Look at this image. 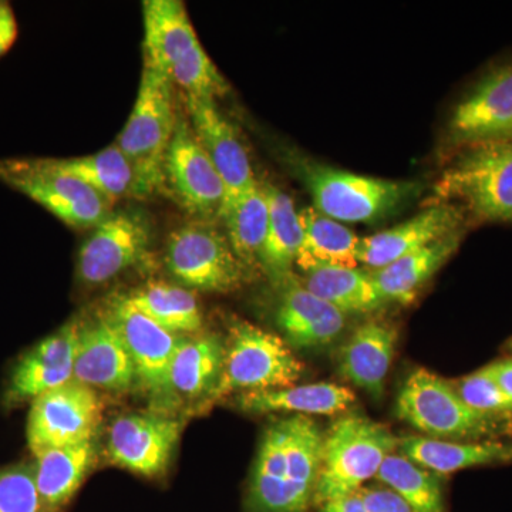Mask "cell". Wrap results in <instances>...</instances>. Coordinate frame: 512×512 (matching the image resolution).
<instances>
[{"label":"cell","instance_id":"6da1fadb","mask_svg":"<svg viewBox=\"0 0 512 512\" xmlns=\"http://www.w3.org/2000/svg\"><path fill=\"white\" fill-rule=\"evenodd\" d=\"M325 433L308 416L272 421L249 477L248 512H308L315 505Z\"/></svg>","mask_w":512,"mask_h":512},{"label":"cell","instance_id":"7a4b0ae2","mask_svg":"<svg viewBox=\"0 0 512 512\" xmlns=\"http://www.w3.org/2000/svg\"><path fill=\"white\" fill-rule=\"evenodd\" d=\"M144 66L167 77L184 96L215 100L229 86L202 47L185 5L180 0H146Z\"/></svg>","mask_w":512,"mask_h":512},{"label":"cell","instance_id":"3957f363","mask_svg":"<svg viewBox=\"0 0 512 512\" xmlns=\"http://www.w3.org/2000/svg\"><path fill=\"white\" fill-rule=\"evenodd\" d=\"M396 414L431 439L484 441L512 434V417L471 409L453 383L426 369L414 370L404 380L396 400Z\"/></svg>","mask_w":512,"mask_h":512},{"label":"cell","instance_id":"277c9868","mask_svg":"<svg viewBox=\"0 0 512 512\" xmlns=\"http://www.w3.org/2000/svg\"><path fill=\"white\" fill-rule=\"evenodd\" d=\"M174 89L167 77L144 66L133 111L116 140L133 165L138 198L164 188L165 157L180 116Z\"/></svg>","mask_w":512,"mask_h":512},{"label":"cell","instance_id":"5b68a950","mask_svg":"<svg viewBox=\"0 0 512 512\" xmlns=\"http://www.w3.org/2000/svg\"><path fill=\"white\" fill-rule=\"evenodd\" d=\"M399 439L384 424L359 414L340 417L325 433L315 505L355 494L376 477Z\"/></svg>","mask_w":512,"mask_h":512},{"label":"cell","instance_id":"8992f818","mask_svg":"<svg viewBox=\"0 0 512 512\" xmlns=\"http://www.w3.org/2000/svg\"><path fill=\"white\" fill-rule=\"evenodd\" d=\"M434 190L476 221L512 222V141L464 147Z\"/></svg>","mask_w":512,"mask_h":512},{"label":"cell","instance_id":"52a82bcc","mask_svg":"<svg viewBox=\"0 0 512 512\" xmlns=\"http://www.w3.org/2000/svg\"><path fill=\"white\" fill-rule=\"evenodd\" d=\"M298 165L313 208L339 222L369 224L383 220L416 197L421 188L413 181L367 177L312 161Z\"/></svg>","mask_w":512,"mask_h":512},{"label":"cell","instance_id":"ba28073f","mask_svg":"<svg viewBox=\"0 0 512 512\" xmlns=\"http://www.w3.org/2000/svg\"><path fill=\"white\" fill-rule=\"evenodd\" d=\"M305 365L284 339L237 319L225 340L224 370L207 407L232 393L258 392L293 386Z\"/></svg>","mask_w":512,"mask_h":512},{"label":"cell","instance_id":"9c48e42d","mask_svg":"<svg viewBox=\"0 0 512 512\" xmlns=\"http://www.w3.org/2000/svg\"><path fill=\"white\" fill-rule=\"evenodd\" d=\"M0 181L72 228H96L111 214L106 198L79 178L64 173L53 158L0 160Z\"/></svg>","mask_w":512,"mask_h":512},{"label":"cell","instance_id":"30bf717a","mask_svg":"<svg viewBox=\"0 0 512 512\" xmlns=\"http://www.w3.org/2000/svg\"><path fill=\"white\" fill-rule=\"evenodd\" d=\"M164 261L181 285L202 292L237 291L248 279V268L228 238L207 222L175 229L168 238Z\"/></svg>","mask_w":512,"mask_h":512},{"label":"cell","instance_id":"8fae6325","mask_svg":"<svg viewBox=\"0 0 512 512\" xmlns=\"http://www.w3.org/2000/svg\"><path fill=\"white\" fill-rule=\"evenodd\" d=\"M106 313L126 342L136 367L137 384L153 404V412L171 416L181 406L171 386V363L185 336L174 335L148 319L128 302L126 295L111 299Z\"/></svg>","mask_w":512,"mask_h":512},{"label":"cell","instance_id":"7c38bea8","mask_svg":"<svg viewBox=\"0 0 512 512\" xmlns=\"http://www.w3.org/2000/svg\"><path fill=\"white\" fill-rule=\"evenodd\" d=\"M103 416V403L92 387L72 380L33 400L26 436L33 456L93 441Z\"/></svg>","mask_w":512,"mask_h":512},{"label":"cell","instance_id":"4fadbf2b","mask_svg":"<svg viewBox=\"0 0 512 512\" xmlns=\"http://www.w3.org/2000/svg\"><path fill=\"white\" fill-rule=\"evenodd\" d=\"M164 188L188 214L201 220L220 217L227 187L211 158L180 113L164 163Z\"/></svg>","mask_w":512,"mask_h":512},{"label":"cell","instance_id":"5bb4252c","mask_svg":"<svg viewBox=\"0 0 512 512\" xmlns=\"http://www.w3.org/2000/svg\"><path fill=\"white\" fill-rule=\"evenodd\" d=\"M151 245V225L143 212H111L93 228L77 258V275L86 285H103L140 264Z\"/></svg>","mask_w":512,"mask_h":512},{"label":"cell","instance_id":"9a60e30c","mask_svg":"<svg viewBox=\"0 0 512 512\" xmlns=\"http://www.w3.org/2000/svg\"><path fill=\"white\" fill-rule=\"evenodd\" d=\"M183 433V423L170 414L128 413L111 423L107 454L114 466L143 477L163 476Z\"/></svg>","mask_w":512,"mask_h":512},{"label":"cell","instance_id":"2e32d148","mask_svg":"<svg viewBox=\"0 0 512 512\" xmlns=\"http://www.w3.org/2000/svg\"><path fill=\"white\" fill-rule=\"evenodd\" d=\"M448 131L461 147L512 141V63L485 74L457 104Z\"/></svg>","mask_w":512,"mask_h":512},{"label":"cell","instance_id":"e0dca14e","mask_svg":"<svg viewBox=\"0 0 512 512\" xmlns=\"http://www.w3.org/2000/svg\"><path fill=\"white\" fill-rule=\"evenodd\" d=\"M73 380L107 392H128L137 384L126 342L106 312L80 322Z\"/></svg>","mask_w":512,"mask_h":512},{"label":"cell","instance_id":"ac0fdd59","mask_svg":"<svg viewBox=\"0 0 512 512\" xmlns=\"http://www.w3.org/2000/svg\"><path fill=\"white\" fill-rule=\"evenodd\" d=\"M80 322L66 323L22 355L10 373L6 404L33 402L50 390L72 382Z\"/></svg>","mask_w":512,"mask_h":512},{"label":"cell","instance_id":"d6986e66","mask_svg":"<svg viewBox=\"0 0 512 512\" xmlns=\"http://www.w3.org/2000/svg\"><path fill=\"white\" fill-rule=\"evenodd\" d=\"M184 103L185 114L195 137L211 158L227 187L225 201L237 197L258 183L247 148L239 140L231 121L218 109L215 100L185 96Z\"/></svg>","mask_w":512,"mask_h":512},{"label":"cell","instance_id":"ffe728a7","mask_svg":"<svg viewBox=\"0 0 512 512\" xmlns=\"http://www.w3.org/2000/svg\"><path fill=\"white\" fill-rule=\"evenodd\" d=\"M464 224L463 208L450 202H437L403 224L360 238L357 259L359 264L376 271L453 232L463 231Z\"/></svg>","mask_w":512,"mask_h":512},{"label":"cell","instance_id":"44dd1931","mask_svg":"<svg viewBox=\"0 0 512 512\" xmlns=\"http://www.w3.org/2000/svg\"><path fill=\"white\" fill-rule=\"evenodd\" d=\"M279 291L275 322L289 348H325L339 338L346 315L309 291L296 275L276 286Z\"/></svg>","mask_w":512,"mask_h":512},{"label":"cell","instance_id":"7402d4cb","mask_svg":"<svg viewBox=\"0 0 512 512\" xmlns=\"http://www.w3.org/2000/svg\"><path fill=\"white\" fill-rule=\"evenodd\" d=\"M397 339L399 333L389 323L367 322L360 326L340 349V375L373 399H380L393 363Z\"/></svg>","mask_w":512,"mask_h":512},{"label":"cell","instance_id":"603a6c76","mask_svg":"<svg viewBox=\"0 0 512 512\" xmlns=\"http://www.w3.org/2000/svg\"><path fill=\"white\" fill-rule=\"evenodd\" d=\"M225 342L215 333L185 336L171 363V386L180 403L204 409L220 383Z\"/></svg>","mask_w":512,"mask_h":512},{"label":"cell","instance_id":"cb8c5ba5","mask_svg":"<svg viewBox=\"0 0 512 512\" xmlns=\"http://www.w3.org/2000/svg\"><path fill=\"white\" fill-rule=\"evenodd\" d=\"M397 450L431 473L453 474L466 468L512 461L511 441H451L426 436L399 439Z\"/></svg>","mask_w":512,"mask_h":512},{"label":"cell","instance_id":"d4e9b609","mask_svg":"<svg viewBox=\"0 0 512 512\" xmlns=\"http://www.w3.org/2000/svg\"><path fill=\"white\" fill-rule=\"evenodd\" d=\"M356 402L349 387L336 383H313L305 386L245 392L237 397L242 412L252 414L286 413L291 416H336Z\"/></svg>","mask_w":512,"mask_h":512},{"label":"cell","instance_id":"484cf974","mask_svg":"<svg viewBox=\"0 0 512 512\" xmlns=\"http://www.w3.org/2000/svg\"><path fill=\"white\" fill-rule=\"evenodd\" d=\"M35 481L42 512H62L82 487L96 461L93 441L36 454Z\"/></svg>","mask_w":512,"mask_h":512},{"label":"cell","instance_id":"4316f807","mask_svg":"<svg viewBox=\"0 0 512 512\" xmlns=\"http://www.w3.org/2000/svg\"><path fill=\"white\" fill-rule=\"evenodd\" d=\"M264 190L268 198V231L261 252L259 266L275 286L291 278L302 244V225L299 211L286 192L266 183Z\"/></svg>","mask_w":512,"mask_h":512},{"label":"cell","instance_id":"83f0119b","mask_svg":"<svg viewBox=\"0 0 512 512\" xmlns=\"http://www.w3.org/2000/svg\"><path fill=\"white\" fill-rule=\"evenodd\" d=\"M463 235L464 229L453 232L427 247L397 259L393 264L370 271V275L387 301L413 302L421 288L460 247Z\"/></svg>","mask_w":512,"mask_h":512},{"label":"cell","instance_id":"f1b7e54d","mask_svg":"<svg viewBox=\"0 0 512 512\" xmlns=\"http://www.w3.org/2000/svg\"><path fill=\"white\" fill-rule=\"evenodd\" d=\"M299 220L303 237L296 266L302 272L325 265L357 268L360 238L355 232L313 207L299 211Z\"/></svg>","mask_w":512,"mask_h":512},{"label":"cell","instance_id":"f546056e","mask_svg":"<svg viewBox=\"0 0 512 512\" xmlns=\"http://www.w3.org/2000/svg\"><path fill=\"white\" fill-rule=\"evenodd\" d=\"M302 284L320 299L345 313L380 311L389 303L370 272L345 266H315L303 272Z\"/></svg>","mask_w":512,"mask_h":512},{"label":"cell","instance_id":"4dcf8cb0","mask_svg":"<svg viewBox=\"0 0 512 512\" xmlns=\"http://www.w3.org/2000/svg\"><path fill=\"white\" fill-rule=\"evenodd\" d=\"M220 218L227 227V238L242 264L259 265V252L268 231L269 207L264 185L256 183L229 198L222 205Z\"/></svg>","mask_w":512,"mask_h":512},{"label":"cell","instance_id":"1f68e13d","mask_svg":"<svg viewBox=\"0 0 512 512\" xmlns=\"http://www.w3.org/2000/svg\"><path fill=\"white\" fill-rule=\"evenodd\" d=\"M126 296L138 312L174 335H197L202 329V313L197 298L181 286L153 282Z\"/></svg>","mask_w":512,"mask_h":512},{"label":"cell","instance_id":"d6a6232c","mask_svg":"<svg viewBox=\"0 0 512 512\" xmlns=\"http://www.w3.org/2000/svg\"><path fill=\"white\" fill-rule=\"evenodd\" d=\"M64 173L79 178L110 204L124 197H136V173L116 143L90 156L56 160Z\"/></svg>","mask_w":512,"mask_h":512},{"label":"cell","instance_id":"836d02e7","mask_svg":"<svg viewBox=\"0 0 512 512\" xmlns=\"http://www.w3.org/2000/svg\"><path fill=\"white\" fill-rule=\"evenodd\" d=\"M376 478L402 497L412 512H446L440 478L400 453L386 457Z\"/></svg>","mask_w":512,"mask_h":512},{"label":"cell","instance_id":"e575fe53","mask_svg":"<svg viewBox=\"0 0 512 512\" xmlns=\"http://www.w3.org/2000/svg\"><path fill=\"white\" fill-rule=\"evenodd\" d=\"M454 387L471 409L491 416L512 417V399L498 386L488 367L463 377Z\"/></svg>","mask_w":512,"mask_h":512},{"label":"cell","instance_id":"d590c367","mask_svg":"<svg viewBox=\"0 0 512 512\" xmlns=\"http://www.w3.org/2000/svg\"><path fill=\"white\" fill-rule=\"evenodd\" d=\"M0 512H42L35 467L15 464L0 468Z\"/></svg>","mask_w":512,"mask_h":512},{"label":"cell","instance_id":"8d00e7d4","mask_svg":"<svg viewBox=\"0 0 512 512\" xmlns=\"http://www.w3.org/2000/svg\"><path fill=\"white\" fill-rule=\"evenodd\" d=\"M367 512H412L394 491L384 487H362L357 491Z\"/></svg>","mask_w":512,"mask_h":512},{"label":"cell","instance_id":"74e56055","mask_svg":"<svg viewBox=\"0 0 512 512\" xmlns=\"http://www.w3.org/2000/svg\"><path fill=\"white\" fill-rule=\"evenodd\" d=\"M16 36H18V23L13 10L6 3H0V56L5 55L12 47Z\"/></svg>","mask_w":512,"mask_h":512},{"label":"cell","instance_id":"f35d334b","mask_svg":"<svg viewBox=\"0 0 512 512\" xmlns=\"http://www.w3.org/2000/svg\"><path fill=\"white\" fill-rule=\"evenodd\" d=\"M320 512H367L359 494H350L338 500L319 505Z\"/></svg>","mask_w":512,"mask_h":512},{"label":"cell","instance_id":"ab89813d","mask_svg":"<svg viewBox=\"0 0 512 512\" xmlns=\"http://www.w3.org/2000/svg\"><path fill=\"white\" fill-rule=\"evenodd\" d=\"M487 367L498 386L512 399V359L500 360Z\"/></svg>","mask_w":512,"mask_h":512},{"label":"cell","instance_id":"60d3db41","mask_svg":"<svg viewBox=\"0 0 512 512\" xmlns=\"http://www.w3.org/2000/svg\"><path fill=\"white\" fill-rule=\"evenodd\" d=\"M511 346H512V343H511Z\"/></svg>","mask_w":512,"mask_h":512}]
</instances>
